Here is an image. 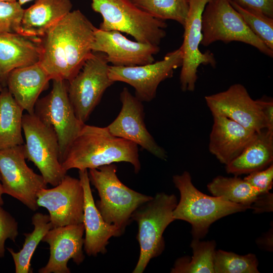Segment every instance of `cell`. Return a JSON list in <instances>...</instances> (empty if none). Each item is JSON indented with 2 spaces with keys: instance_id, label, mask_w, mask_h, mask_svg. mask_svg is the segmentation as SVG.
Returning <instances> with one entry per match:
<instances>
[{
  "instance_id": "obj_1",
  "label": "cell",
  "mask_w": 273,
  "mask_h": 273,
  "mask_svg": "<svg viewBox=\"0 0 273 273\" xmlns=\"http://www.w3.org/2000/svg\"><path fill=\"white\" fill-rule=\"evenodd\" d=\"M96 29L79 10L70 12L41 37L39 64L51 80L70 81L92 53Z\"/></svg>"
},
{
  "instance_id": "obj_2",
  "label": "cell",
  "mask_w": 273,
  "mask_h": 273,
  "mask_svg": "<svg viewBox=\"0 0 273 273\" xmlns=\"http://www.w3.org/2000/svg\"><path fill=\"white\" fill-rule=\"evenodd\" d=\"M130 163L135 173L141 168L138 146L112 135L106 127L84 124L62 161L64 169L97 168L116 162Z\"/></svg>"
},
{
  "instance_id": "obj_3",
  "label": "cell",
  "mask_w": 273,
  "mask_h": 273,
  "mask_svg": "<svg viewBox=\"0 0 273 273\" xmlns=\"http://www.w3.org/2000/svg\"><path fill=\"white\" fill-rule=\"evenodd\" d=\"M173 182L180 193V200L172 215L174 219L185 220L192 225L194 239L203 237L210 225L228 215L252 209L251 206L237 204L221 197L210 196L194 186L190 173L184 171L173 176Z\"/></svg>"
},
{
  "instance_id": "obj_4",
  "label": "cell",
  "mask_w": 273,
  "mask_h": 273,
  "mask_svg": "<svg viewBox=\"0 0 273 273\" xmlns=\"http://www.w3.org/2000/svg\"><path fill=\"white\" fill-rule=\"evenodd\" d=\"M91 183L97 190L100 200L96 205L104 220L118 227L123 234L134 211L153 197L127 187L118 178L114 163L88 169Z\"/></svg>"
},
{
  "instance_id": "obj_5",
  "label": "cell",
  "mask_w": 273,
  "mask_h": 273,
  "mask_svg": "<svg viewBox=\"0 0 273 273\" xmlns=\"http://www.w3.org/2000/svg\"><path fill=\"white\" fill-rule=\"evenodd\" d=\"M177 203L174 195L157 193L132 213L131 218L138 225L136 239L140 248L139 260L133 273H142L151 259L160 255L164 250L163 234L175 220L172 213Z\"/></svg>"
},
{
  "instance_id": "obj_6",
  "label": "cell",
  "mask_w": 273,
  "mask_h": 273,
  "mask_svg": "<svg viewBox=\"0 0 273 273\" xmlns=\"http://www.w3.org/2000/svg\"><path fill=\"white\" fill-rule=\"evenodd\" d=\"M93 10L101 15L99 29L126 33L136 41L159 46L167 24L136 6L130 0H91Z\"/></svg>"
},
{
  "instance_id": "obj_7",
  "label": "cell",
  "mask_w": 273,
  "mask_h": 273,
  "mask_svg": "<svg viewBox=\"0 0 273 273\" xmlns=\"http://www.w3.org/2000/svg\"><path fill=\"white\" fill-rule=\"evenodd\" d=\"M201 23V44L204 47L217 41L225 43L239 41L252 46L271 58L273 57V51L251 31L230 0H210L202 13Z\"/></svg>"
},
{
  "instance_id": "obj_8",
  "label": "cell",
  "mask_w": 273,
  "mask_h": 273,
  "mask_svg": "<svg viewBox=\"0 0 273 273\" xmlns=\"http://www.w3.org/2000/svg\"><path fill=\"white\" fill-rule=\"evenodd\" d=\"M22 129L25 139L23 144L26 159L32 162L46 182L57 186L67 171L60 161L58 137L52 126H48L34 114H25Z\"/></svg>"
},
{
  "instance_id": "obj_9",
  "label": "cell",
  "mask_w": 273,
  "mask_h": 273,
  "mask_svg": "<svg viewBox=\"0 0 273 273\" xmlns=\"http://www.w3.org/2000/svg\"><path fill=\"white\" fill-rule=\"evenodd\" d=\"M108 63L105 54L92 52L79 72L68 81L70 102L76 116L84 123L105 90L114 83L109 77Z\"/></svg>"
},
{
  "instance_id": "obj_10",
  "label": "cell",
  "mask_w": 273,
  "mask_h": 273,
  "mask_svg": "<svg viewBox=\"0 0 273 273\" xmlns=\"http://www.w3.org/2000/svg\"><path fill=\"white\" fill-rule=\"evenodd\" d=\"M51 91L38 99L34 114L45 124L52 126L58 137L60 161L85 123L76 116L68 95L65 80L53 79Z\"/></svg>"
},
{
  "instance_id": "obj_11",
  "label": "cell",
  "mask_w": 273,
  "mask_h": 273,
  "mask_svg": "<svg viewBox=\"0 0 273 273\" xmlns=\"http://www.w3.org/2000/svg\"><path fill=\"white\" fill-rule=\"evenodd\" d=\"M23 145L0 150V174L5 194L11 196L32 211L39 207L37 194L48 184L25 161Z\"/></svg>"
},
{
  "instance_id": "obj_12",
  "label": "cell",
  "mask_w": 273,
  "mask_h": 273,
  "mask_svg": "<svg viewBox=\"0 0 273 273\" xmlns=\"http://www.w3.org/2000/svg\"><path fill=\"white\" fill-rule=\"evenodd\" d=\"M182 62V53L179 48L155 62L133 66H109L108 75L114 82H123L132 86L135 97L142 102H148L155 98L159 84L171 78Z\"/></svg>"
},
{
  "instance_id": "obj_13",
  "label": "cell",
  "mask_w": 273,
  "mask_h": 273,
  "mask_svg": "<svg viewBox=\"0 0 273 273\" xmlns=\"http://www.w3.org/2000/svg\"><path fill=\"white\" fill-rule=\"evenodd\" d=\"M210 0H190L189 10L184 26L183 41L180 47L183 62L179 76L183 92H193L198 78V67L201 65H216L213 54L209 51L202 53L199 46L202 38V15Z\"/></svg>"
},
{
  "instance_id": "obj_14",
  "label": "cell",
  "mask_w": 273,
  "mask_h": 273,
  "mask_svg": "<svg viewBox=\"0 0 273 273\" xmlns=\"http://www.w3.org/2000/svg\"><path fill=\"white\" fill-rule=\"evenodd\" d=\"M37 204L48 210L53 228L83 223L84 192L79 178L66 174L54 188L42 189Z\"/></svg>"
},
{
  "instance_id": "obj_15",
  "label": "cell",
  "mask_w": 273,
  "mask_h": 273,
  "mask_svg": "<svg viewBox=\"0 0 273 273\" xmlns=\"http://www.w3.org/2000/svg\"><path fill=\"white\" fill-rule=\"evenodd\" d=\"M121 109L114 120L107 126L116 137L132 142L155 156L166 160L165 150L155 141L147 129L142 102L133 96L127 87L120 94Z\"/></svg>"
},
{
  "instance_id": "obj_16",
  "label": "cell",
  "mask_w": 273,
  "mask_h": 273,
  "mask_svg": "<svg viewBox=\"0 0 273 273\" xmlns=\"http://www.w3.org/2000/svg\"><path fill=\"white\" fill-rule=\"evenodd\" d=\"M205 100L212 116L227 117L257 133L266 129L264 118L256 101L240 83L205 96Z\"/></svg>"
},
{
  "instance_id": "obj_17",
  "label": "cell",
  "mask_w": 273,
  "mask_h": 273,
  "mask_svg": "<svg viewBox=\"0 0 273 273\" xmlns=\"http://www.w3.org/2000/svg\"><path fill=\"white\" fill-rule=\"evenodd\" d=\"M92 51L105 54L108 62L113 66H133L154 62V55L160 48L158 46L129 40L118 31L96 28Z\"/></svg>"
},
{
  "instance_id": "obj_18",
  "label": "cell",
  "mask_w": 273,
  "mask_h": 273,
  "mask_svg": "<svg viewBox=\"0 0 273 273\" xmlns=\"http://www.w3.org/2000/svg\"><path fill=\"white\" fill-rule=\"evenodd\" d=\"M84 232L83 223L50 229L41 240L50 246L49 259L38 272L70 273L67 266L70 259L78 265L81 263L85 258L82 249Z\"/></svg>"
},
{
  "instance_id": "obj_19",
  "label": "cell",
  "mask_w": 273,
  "mask_h": 273,
  "mask_svg": "<svg viewBox=\"0 0 273 273\" xmlns=\"http://www.w3.org/2000/svg\"><path fill=\"white\" fill-rule=\"evenodd\" d=\"M79 178L84 192L83 219L85 238L84 249L88 256L105 254L109 240L122 234L120 229L106 222L98 209L94 200L88 170H79Z\"/></svg>"
},
{
  "instance_id": "obj_20",
  "label": "cell",
  "mask_w": 273,
  "mask_h": 273,
  "mask_svg": "<svg viewBox=\"0 0 273 273\" xmlns=\"http://www.w3.org/2000/svg\"><path fill=\"white\" fill-rule=\"evenodd\" d=\"M210 134V152L225 165L236 158L253 140L257 132L227 117L213 116Z\"/></svg>"
},
{
  "instance_id": "obj_21",
  "label": "cell",
  "mask_w": 273,
  "mask_h": 273,
  "mask_svg": "<svg viewBox=\"0 0 273 273\" xmlns=\"http://www.w3.org/2000/svg\"><path fill=\"white\" fill-rule=\"evenodd\" d=\"M41 38L19 33L0 34V78L3 87L13 70L39 63Z\"/></svg>"
},
{
  "instance_id": "obj_22",
  "label": "cell",
  "mask_w": 273,
  "mask_h": 273,
  "mask_svg": "<svg viewBox=\"0 0 273 273\" xmlns=\"http://www.w3.org/2000/svg\"><path fill=\"white\" fill-rule=\"evenodd\" d=\"M51 80L39 63L15 69L6 79V86L15 101L28 114H34L40 94Z\"/></svg>"
},
{
  "instance_id": "obj_23",
  "label": "cell",
  "mask_w": 273,
  "mask_h": 273,
  "mask_svg": "<svg viewBox=\"0 0 273 273\" xmlns=\"http://www.w3.org/2000/svg\"><path fill=\"white\" fill-rule=\"evenodd\" d=\"M72 8L70 0H37L24 10L19 33L41 37Z\"/></svg>"
},
{
  "instance_id": "obj_24",
  "label": "cell",
  "mask_w": 273,
  "mask_h": 273,
  "mask_svg": "<svg viewBox=\"0 0 273 273\" xmlns=\"http://www.w3.org/2000/svg\"><path fill=\"white\" fill-rule=\"evenodd\" d=\"M273 160V132L264 129L233 160L226 165L228 173L235 176L263 169Z\"/></svg>"
},
{
  "instance_id": "obj_25",
  "label": "cell",
  "mask_w": 273,
  "mask_h": 273,
  "mask_svg": "<svg viewBox=\"0 0 273 273\" xmlns=\"http://www.w3.org/2000/svg\"><path fill=\"white\" fill-rule=\"evenodd\" d=\"M23 111L7 87H3L0 94V150L24 144Z\"/></svg>"
},
{
  "instance_id": "obj_26",
  "label": "cell",
  "mask_w": 273,
  "mask_h": 273,
  "mask_svg": "<svg viewBox=\"0 0 273 273\" xmlns=\"http://www.w3.org/2000/svg\"><path fill=\"white\" fill-rule=\"evenodd\" d=\"M32 224L34 229L31 233L24 234L25 241L19 251L15 252L12 248H7L13 257L16 273L32 272L30 263L32 256L43 237L53 228L49 215L40 212L33 215Z\"/></svg>"
},
{
  "instance_id": "obj_27",
  "label": "cell",
  "mask_w": 273,
  "mask_h": 273,
  "mask_svg": "<svg viewBox=\"0 0 273 273\" xmlns=\"http://www.w3.org/2000/svg\"><path fill=\"white\" fill-rule=\"evenodd\" d=\"M207 188L213 196L250 206L261 195L258 190L238 176H218L208 184Z\"/></svg>"
},
{
  "instance_id": "obj_28",
  "label": "cell",
  "mask_w": 273,
  "mask_h": 273,
  "mask_svg": "<svg viewBox=\"0 0 273 273\" xmlns=\"http://www.w3.org/2000/svg\"><path fill=\"white\" fill-rule=\"evenodd\" d=\"M193 255L190 258L184 257L177 259L172 273H214V257L215 243L214 241L201 242L194 239L191 244Z\"/></svg>"
},
{
  "instance_id": "obj_29",
  "label": "cell",
  "mask_w": 273,
  "mask_h": 273,
  "mask_svg": "<svg viewBox=\"0 0 273 273\" xmlns=\"http://www.w3.org/2000/svg\"><path fill=\"white\" fill-rule=\"evenodd\" d=\"M136 6L151 16L162 20H172L184 26L190 0H132Z\"/></svg>"
},
{
  "instance_id": "obj_30",
  "label": "cell",
  "mask_w": 273,
  "mask_h": 273,
  "mask_svg": "<svg viewBox=\"0 0 273 273\" xmlns=\"http://www.w3.org/2000/svg\"><path fill=\"white\" fill-rule=\"evenodd\" d=\"M214 273H258V262L253 254L240 255L219 250L214 257Z\"/></svg>"
},
{
  "instance_id": "obj_31",
  "label": "cell",
  "mask_w": 273,
  "mask_h": 273,
  "mask_svg": "<svg viewBox=\"0 0 273 273\" xmlns=\"http://www.w3.org/2000/svg\"><path fill=\"white\" fill-rule=\"evenodd\" d=\"M230 2L251 31L273 51V18L261 12L242 7L233 0Z\"/></svg>"
},
{
  "instance_id": "obj_32",
  "label": "cell",
  "mask_w": 273,
  "mask_h": 273,
  "mask_svg": "<svg viewBox=\"0 0 273 273\" xmlns=\"http://www.w3.org/2000/svg\"><path fill=\"white\" fill-rule=\"evenodd\" d=\"M24 11L18 1L0 2V34L19 33Z\"/></svg>"
},
{
  "instance_id": "obj_33",
  "label": "cell",
  "mask_w": 273,
  "mask_h": 273,
  "mask_svg": "<svg viewBox=\"0 0 273 273\" xmlns=\"http://www.w3.org/2000/svg\"><path fill=\"white\" fill-rule=\"evenodd\" d=\"M19 234L16 219L0 206V258L5 256V243L7 239L15 242Z\"/></svg>"
},
{
  "instance_id": "obj_34",
  "label": "cell",
  "mask_w": 273,
  "mask_h": 273,
  "mask_svg": "<svg viewBox=\"0 0 273 273\" xmlns=\"http://www.w3.org/2000/svg\"><path fill=\"white\" fill-rule=\"evenodd\" d=\"M244 179L258 190L261 194L269 193L273 184L272 163L265 169H262L248 174Z\"/></svg>"
},
{
  "instance_id": "obj_35",
  "label": "cell",
  "mask_w": 273,
  "mask_h": 273,
  "mask_svg": "<svg viewBox=\"0 0 273 273\" xmlns=\"http://www.w3.org/2000/svg\"><path fill=\"white\" fill-rule=\"evenodd\" d=\"M242 7L255 10L273 18V0H233Z\"/></svg>"
},
{
  "instance_id": "obj_36",
  "label": "cell",
  "mask_w": 273,
  "mask_h": 273,
  "mask_svg": "<svg viewBox=\"0 0 273 273\" xmlns=\"http://www.w3.org/2000/svg\"><path fill=\"white\" fill-rule=\"evenodd\" d=\"M255 101L264 118L266 129L273 132V100L272 98L263 97Z\"/></svg>"
},
{
  "instance_id": "obj_37",
  "label": "cell",
  "mask_w": 273,
  "mask_h": 273,
  "mask_svg": "<svg viewBox=\"0 0 273 273\" xmlns=\"http://www.w3.org/2000/svg\"><path fill=\"white\" fill-rule=\"evenodd\" d=\"M256 213L272 210V194L268 193L261 194L251 205Z\"/></svg>"
},
{
  "instance_id": "obj_38",
  "label": "cell",
  "mask_w": 273,
  "mask_h": 273,
  "mask_svg": "<svg viewBox=\"0 0 273 273\" xmlns=\"http://www.w3.org/2000/svg\"><path fill=\"white\" fill-rule=\"evenodd\" d=\"M5 194L4 189L1 182V176L0 174V206L3 205L4 202L3 199V195Z\"/></svg>"
},
{
  "instance_id": "obj_39",
  "label": "cell",
  "mask_w": 273,
  "mask_h": 273,
  "mask_svg": "<svg viewBox=\"0 0 273 273\" xmlns=\"http://www.w3.org/2000/svg\"><path fill=\"white\" fill-rule=\"evenodd\" d=\"M32 0H18V3L22 6L23 4L28 3Z\"/></svg>"
},
{
  "instance_id": "obj_40",
  "label": "cell",
  "mask_w": 273,
  "mask_h": 273,
  "mask_svg": "<svg viewBox=\"0 0 273 273\" xmlns=\"http://www.w3.org/2000/svg\"><path fill=\"white\" fill-rule=\"evenodd\" d=\"M17 0H0V2H15Z\"/></svg>"
},
{
  "instance_id": "obj_41",
  "label": "cell",
  "mask_w": 273,
  "mask_h": 273,
  "mask_svg": "<svg viewBox=\"0 0 273 273\" xmlns=\"http://www.w3.org/2000/svg\"><path fill=\"white\" fill-rule=\"evenodd\" d=\"M3 87V84H2V80H1V79L0 78V94H1V92L2 91V89Z\"/></svg>"
},
{
  "instance_id": "obj_42",
  "label": "cell",
  "mask_w": 273,
  "mask_h": 273,
  "mask_svg": "<svg viewBox=\"0 0 273 273\" xmlns=\"http://www.w3.org/2000/svg\"><path fill=\"white\" fill-rule=\"evenodd\" d=\"M130 1H132V0H130Z\"/></svg>"
}]
</instances>
